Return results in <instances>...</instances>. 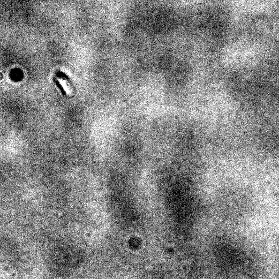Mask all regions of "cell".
<instances>
[{
	"label": "cell",
	"instance_id": "1",
	"mask_svg": "<svg viewBox=\"0 0 279 279\" xmlns=\"http://www.w3.org/2000/svg\"><path fill=\"white\" fill-rule=\"evenodd\" d=\"M53 81L54 83H55L56 86L58 87V88L59 89V90L60 91L62 94H63V95H64V96H66V91L65 90H64V88L62 86V84L60 83V82L57 79H55V78H54Z\"/></svg>",
	"mask_w": 279,
	"mask_h": 279
},
{
	"label": "cell",
	"instance_id": "2",
	"mask_svg": "<svg viewBox=\"0 0 279 279\" xmlns=\"http://www.w3.org/2000/svg\"><path fill=\"white\" fill-rule=\"evenodd\" d=\"M57 76L60 78H64V79H67L69 80V76L67 75L64 72H61V71H59L57 73Z\"/></svg>",
	"mask_w": 279,
	"mask_h": 279
}]
</instances>
